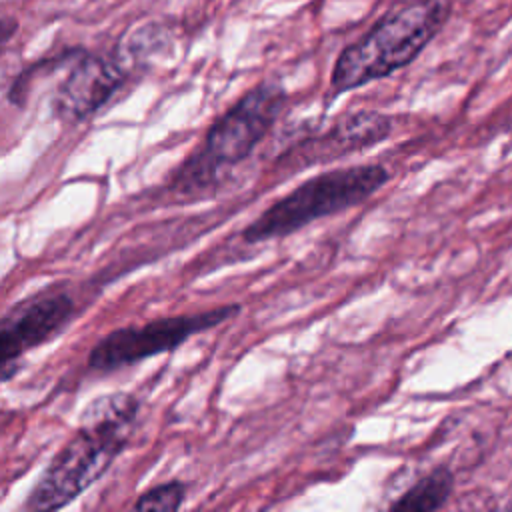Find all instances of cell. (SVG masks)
I'll return each mask as SVG.
<instances>
[{"instance_id":"10","label":"cell","mask_w":512,"mask_h":512,"mask_svg":"<svg viewBox=\"0 0 512 512\" xmlns=\"http://www.w3.org/2000/svg\"><path fill=\"white\" fill-rule=\"evenodd\" d=\"M186 498V484L170 480L142 492L134 502V510H178Z\"/></svg>"},{"instance_id":"11","label":"cell","mask_w":512,"mask_h":512,"mask_svg":"<svg viewBox=\"0 0 512 512\" xmlns=\"http://www.w3.org/2000/svg\"><path fill=\"white\" fill-rule=\"evenodd\" d=\"M16 28H18V24H16L14 20H10V18H4V20H2V42H4V44L10 40L12 30H16Z\"/></svg>"},{"instance_id":"8","label":"cell","mask_w":512,"mask_h":512,"mask_svg":"<svg viewBox=\"0 0 512 512\" xmlns=\"http://www.w3.org/2000/svg\"><path fill=\"white\" fill-rule=\"evenodd\" d=\"M392 132V118L376 110H356L342 114L324 134L298 144L288 154V164L310 166L366 150L382 142Z\"/></svg>"},{"instance_id":"6","label":"cell","mask_w":512,"mask_h":512,"mask_svg":"<svg viewBox=\"0 0 512 512\" xmlns=\"http://www.w3.org/2000/svg\"><path fill=\"white\" fill-rule=\"evenodd\" d=\"M76 304L66 290H40L14 304L0 322L2 382L22 366V356L58 336L74 318Z\"/></svg>"},{"instance_id":"4","label":"cell","mask_w":512,"mask_h":512,"mask_svg":"<svg viewBox=\"0 0 512 512\" xmlns=\"http://www.w3.org/2000/svg\"><path fill=\"white\" fill-rule=\"evenodd\" d=\"M390 180L384 164H354L316 174L272 202L242 230L246 244L280 240L314 220L360 206Z\"/></svg>"},{"instance_id":"5","label":"cell","mask_w":512,"mask_h":512,"mask_svg":"<svg viewBox=\"0 0 512 512\" xmlns=\"http://www.w3.org/2000/svg\"><path fill=\"white\" fill-rule=\"evenodd\" d=\"M240 310V304H222L210 310L166 316L146 324L116 328L92 346L88 354V368L96 372H114L156 354L172 352L192 336L236 318Z\"/></svg>"},{"instance_id":"1","label":"cell","mask_w":512,"mask_h":512,"mask_svg":"<svg viewBox=\"0 0 512 512\" xmlns=\"http://www.w3.org/2000/svg\"><path fill=\"white\" fill-rule=\"evenodd\" d=\"M138 410V398L128 392L94 398L82 410L78 430L54 454L30 490L24 508L58 510L90 488L126 448Z\"/></svg>"},{"instance_id":"9","label":"cell","mask_w":512,"mask_h":512,"mask_svg":"<svg viewBox=\"0 0 512 512\" xmlns=\"http://www.w3.org/2000/svg\"><path fill=\"white\" fill-rule=\"evenodd\" d=\"M454 490L452 470L438 466L416 484H412L396 502L390 504L392 510H412V512H432L440 510Z\"/></svg>"},{"instance_id":"2","label":"cell","mask_w":512,"mask_h":512,"mask_svg":"<svg viewBox=\"0 0 512 512\" xmlns=\"http://www.w3.org/2000/svg\"><path fill=\"white\" fill-rule=\"evenodd\" d=\"M454 0H404L348 44L330 74L332 96L392 76L412 64L452 16Z\"/></svg>"},{"instance_id":"3","label":"cell","mask_w":512,"mask_h":512,"mask_svg":"<svg viewBox=\"0 0 512 512\" xmlns=\"http://www.w3.org/2000/svg\"><path fill=\"white\" fill-rule=\"evenodd\" d=\"M288 94L282 84L264 80L250 88L208 128L202 148L196 150L176 172L182 190L208 188L218 176L246 160L268 136L286 106Z\"/></svg>"},{"instance_id":"7","label":"cell","mask_w":512,"mask_h":512,"mask_svg":"<svg viewBox=\"0 0 512 512\" xmlns=\"http://www.w3.org/2000/svg\"><path fill=\"white\" fill-rule=\"evenodd\" d=\"M126 78L128 70L122 56L80 50L56 88L54 114L62 122L78 124L104 108L126 84Z\"/></svg>"}]
</instances>
